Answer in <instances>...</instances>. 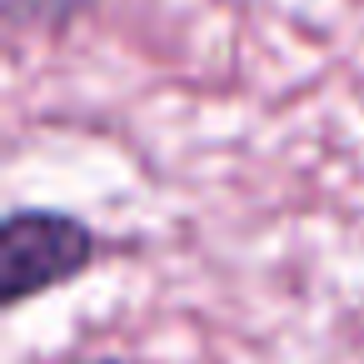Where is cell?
Here are the masks:
<instances>
[{"label": "cell", "instance_id": "1", "mask_svg": "<svg viewBox=\"0 0 364 364\" xmlns=\"http://www.w3.org/2000/svg\"><path fill=\"white\" fill-rule=\"evenodd\" d=\"M0 245H6V309L70 284L95 259V230L65 210H11Z\"/></svg>", "mask_w": 364, "mask_h": 364}, {"label": "cell", "instance_id": "2", "mask_svg": "<svg viewBox=\"0 0 364 364\" xmlns=\"http://www.w3.org/2000/svg\"><path fill=\"white\" fill-rule=\"evenodd\" d=\"M85 6L90 0H6V16L11 26H65Z\"/></svg>", "mask_w": 364, "mask_h": 364}, {"label": "cell", "instance_id": "3", "mask_svg": "<svg viewBox=\"0 0 364 364\" xmlns=\"http://www.w3.org/2000/svg\"><path fill=\"white\" fill-rule=\"evenodd\" d=\"M85 364H130V359H85Z\"/></svg>", "mask_w": 364, "mask_h": 364}]
</instances>
